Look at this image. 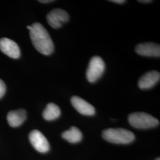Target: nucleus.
Returning a JSON list of instances; mask_svg holds the SVG:
<instances>
[{
	"instance_id": "nucleus-17",
	"label": "nucleus",
	"mask_w": 160,
	"mask_h": 160,
	"mask_svg": "<svg viewBox=\"0 0 160 160\" xmlns=\"http://www.w3.org/2000/svg\"><path fill=\"white\" fill-rule=\"evenodd\" d=\"M139 2H142V3H149V2H151L152 1H150V0H142V1H138Z\"/></svg>"
},
{
	"instance_id": "nucleus-12",
	"label": "nucleus",
	"mask_w": 160,
	"mask_h": 160,
	"mask_svg": "<svg viewBox=\"0 0 160 160\" xmlns=\"http://www.w3.org/2000/svg\"><path fill=\"white\" fill-rule=\"evenodd\" d=\"M62 137L71 143H77L82 138V133L78 128L72 126L70 129L63 132Z\"/></svg>"
},
{
	"instance_id": "nucleus-2",
	"label": "nucleus",
	"mask_w": 160,
	"mask_h": 160,
	"mask_svg": "<svg viewBox=\"0 0 160 160\" xmlns=\"http://www.w3.org/2000/svg\"><path fill=\"white\" fill-rule=\"evenodd\" d=\"M102 137L109 142L119 144H128L135 139L133 132L122 128L106 129L102 132Z\"/></svg>"
},
{
	"instance_id": "nucleus-11",
	"label": "nucleus",
	"mask_w": 160,
	"mask_h": 160,
	"mask_svg": "<svg viewBox=\"0 0 160 160\" xmlns=\"http://www.w3.org/2000/svg\"><path fill=\"white\" fill-rule=\"evenodd\" d=\"M27 113L24 109H18L8 112L7 114V121L10 126L18 127L20 126L26 119Z\"/></svg>"
},
{
	"instance_id": "nucleus-14",
	"label": "nucleus",
	"mask_w": 160,
	"mask_h": 160,
	"mask_svg": "<svg viewBox=\"0 0 160 160\" xmlns=\"http://www.w3.org/2000/svg\"><path fill=\"white\" fill-rule=\"evenodd\" d=\"M6 91V86L2 80H0V98L4 96Z\"/></svg>"
},
{
	"instance_id": "nucleus-13",
	"label": "nucleus",
	"mask_w": 160,
	"mask_h": 160,
	"mask_svg": "<svg viewBox=\"0 0 160 160\" xmlns=\"http://www.w3.org/2000/svg\"><path fill=\"white\" fill-rule=\"evenodd\" d=\"M61 115V110L57 104L49 103L43 112V117L46 120L51 121L58 118Z\"/></svg>"
},
{
	"instance_id": "nucleus-1",
	"label": "nucleus",
	"mask_w": 160,
	"mask_h": 160,
	"mask_svg": "<svg viewBox=\"0 0 160 160\" xmlns=\"http://www.w3.org/2000/svg\"><path fill=\"white\" fill-rule=\"evenodd\" d=\"M30 36L35 49L42 54L49 55L53 52L54 45L46 29L39 23L28 26Z\"/></svg>"
},
{
	"instance_id": "nucleus-16",
	"label": "nucleus",
	"mask_w": 160,
	"mask_h": 160,
	"mask_svg": "<svg viewBox=\"0 0 160 160\" xmlns=\"http://www.w3.org/2000/svg\"><path fill=\"white\" fill-rule=\"evenodd\" d=\"M40 2H42V3H49V2H53V1H52V0H40V1H39Z\"/></svg>"
},
{
	"instance_id": "nucleus-7",
	"label": "nucleus",
	"mask_w": 160,
	"mask_h": 160,
	"mask_svg": "<svg viewBox=\"0 0 160 160\" xmlns=\"http://www.w3.org/2000/svg\"><path fill=\"white\" fill-rule=\"evenodd\" d=\"M0 50L13 59H18L20 57L19 46L14 41L8 38H4L0 39Z\"/></svg>"
},
{
	"instance_id": "nucleus-8",
	"label": "nucleus",
	"mask_w": 160,
	"mask_h": 160,
	"mask_svg": "<svg viewBox=\"0 0 160 160\" xmlns=\"http://www.w3.org/2000/svg\"><path fill=\"white\" fill-rule=\"evenodd\" d=\"M135 51L143 57H160V46L154 43H143L135 47Z\"/></svg>"
},
{
	"instance_id": "nucleus-9",
	"label": "nucleus",
	"mask_w": 160,
	"mask_h": 160,
	"mask_svg": "<svg viewBox=\"0 0 160 160\" xmlns=\"http://www.w3.org/2000/svg\"><path fill=\"white\" fill-rule=\"evenodd\" d=\"M71 102L80 113L86 116H92L95 114L96 110L93 106L78 96L71 97Z\"/></svg>"
},
{
	"instance_id": "nucleus-3",
	"label": "nucleus",
	"mask_w": 160,
	"mask_h": 160,
	"mask_svg": "<svg viewBox=\"0 0 160 160\" xmlns=\"http://www.w3.org/2000/svg\"><path fill=\"white\" fill-rule=\"evenodd\" d=\"M128 121L132 126L142 129L152 128L159 124L157 119L144 112H135L129 114Z\"/></svg>"
},
{
	"instance_id": "nucleus-18",
	"label": "nucleus",
	"mask_w": 160,
	"mask_h": 160,
	"mask_svg": "<svg viewBox=\"0 0 160 160\" xmlns=\"http://www.w3.org/2000/svg\"><path fill=\"white\" fill-rule=\"evenodd\" d=\"M155 160H160V158H157Z\"/></svg>"
},
{
	"instance_id": "nucleus-5",
	"label": "nucleus",
	"mask_w": 160,
	"mask_h": 160,
	"mask_svg": "<svg viewBox=\"0 0 160 160\" xmlns=\"http://www.w3.org/2000/svg\"><path fill=\"white\" fill-rule=\"evenodd\" d=\"M47 21L48 24L53 29L61 28L63 23L69 20L68 12L61 8L53 9L47 15Z\"/></svg>"
},
{
	"instance_id": "nucleus-6",
	"label": "nucleus",
	"mask_w": 160,
	"mask_h": 160,
	"mask_svg": "<svg viewBox=\"0 0 160 160\" xmlns=\"http://www.w3.org/2000/svg\"><path fill=\"white\" fill-rule=\"evenodd\" d=\"M29 140L34 148L40 152L45 153L49 150L50 145L48 139L38 130H33L30 133Z\"/></svg>"
},
{
	"instance_id": "nucleus-4",
	"label": "nucleus",
	"mask_w": 160,
	"mask_h": 160,
	"mask_svg": "<svg viewBox=\"0 0 160 160\" xmlns=\"http://www.w3.org/2000/svg\"><path fill=\"white\" fill-rule=\"evenodd\" d=\"M105 70V63L102 58L95 56L90 61L86 71V77L90 82H94L100 78Z\"/></svg>"
},
{
	"instance_id": "nucleus-15",
	"label": "nucleus",
	"mask_w": 160,
	"mask_h": 160,
	"mask_svg": "<svg viewBox=\"0 0 160 160\" xmlns=\"http://www.w3.org/2000/svg\"><path fill=\"white\" fill-rule=\"evenodd\" d=\"M110 2H113L114 3H116V4H124L125 2H126V1H124V0H111V1H109Z\"/></svg>"
},
{
	"instance_id": "nucleus-10",
	"label": "nucleus",
	"mask_w": 160,
	"mask_h": 160,
	"mask_svg": "<svg viewBox=\"0 0 160 160\" xmlns=\"http://www.w3.org/2000/svg\"><path fill=\"white\" fill-rule=\"evenodd\" d=\"M160 74L157 71H151L143 75L138 81V86L142 90L152 88L160 81Z\"/></svg>"
}]
</instances>
